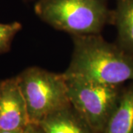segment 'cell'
<instances>
[{
  "mask_svg": "<svg viewBox=\"0 0 133 133\" xmlns=\"http://www.w3.org/2000/svg\"><path fill=\"white\" fill-rule=\"evenodd\" d=\"M22 26L18 22L9 24L0 23V55L9 51L12 41Z\"/></svg>",
  "mask_w": 133,
  "mask_h": 133,
  "instance_id": "9",
  "label": "cell"
},
{
  "mask_svg": "<svg viewBox=\"0 0 133 133\" xmlns=\"http://www.w3.org/2000/svg\"><path fill=\"white\" fill-rule=\"evenodd\" d=\"M103 133H133V83L123 90Z\"/></svg>",
  "mask_w": 133,
  "mask_h": 133,
  "instance_id": "8",
  "label": "cell"
},
{
  "mask_svg": "<svg viewBox=\"0 0 133 133\" xmlns=\"http://www.w3.org/2000/svg\"><path fill=\"white\" fill-rule=\"evenodd\" d=\"M29 124L27 106L16 78L0 81V130H22Z\"/></svg>",
  "mask_w": 133,
  "mask_h": 133,
  "instance_id": "5",
  "label": "cell"
},
{
  "mask_svg": "<svg viewBox=\"0 0 133 133\" xmlns=\"http://www.w3.org/2000/svg\"><path fill=\"white\" fill-rule=\"evenodd\" d=\"M112 24L117 30V44L133 57V0H117Z\"/></svg>",
  "mask_w": 133,
  "mask_h": 133,
  "instance_id": "7",
  "label": "cell"
},
{
  "mask_svg": "<svg viewBox=\"0 0 133 133\" xmlns=\"http://www.w3.org/2000/svg\"><path fill=\"white\" fill-rule=\"evenodd\" d=\"M38 125L44 133H93L71 105L50 114Z\"/></svg>",
  "mask_w": 133,
  "mask_h": 133,
  "instance_id": "6",
  "label": "cell"
},
{
  "mask_svg": "<svg viewBox=\"0 0 133 133\" xmlns=\"http://www.w3.org/2000/svg\"><path fill=\"white\" fill-rule=\"evenodd\" d=\"M22 133H44V132L38 124H29L22 130Z\"/></svg>",
  "mask_w": 133,
  "mask_h": 133,
  "instance_id": "10",
  "label": "cell"
},
{
  "mask_svg": "<svg viewBox=\"0 0 133 133\" xmlns=\"http://www.w3.org/2000/svg\"><path fill=\"white\" fill-rule=\"evenodd\" d=\"M66 80L72 107L93 133H103L124 89L120 85L78 78H66Z\"/></svg>",
  "mask_w": 133,
  "mask_h": 133,
  "instance_id": "4",
  "label": "cell"
},
{
  "mask_svg": "<svg viewBox=\"0 0 133 133\" xmlns=\"http://www.w3.org/2000/svg\"><path fill=\"white\" fill-rule=\"evenodd\" d=\"M73 52L66 78L120 85L133 81V57L100 34L72 36Z\"/></svg>",
  "mask_w": 133,
  "mask_h": 133,
  "instance_id": "1",
  "label": "cell"
},
{
  "mask_svg": "<svg viewBox=\"0 0 133 133\" xmlns=\"http://www.w3.org/2000/svg\"><path fill=\"white\" fill-rule=\"evenodd\" d=\"M24 1H30V0H24Z\"/></svg>",
  "mask_w": 133,
  "mask_h": 133,
  "instance_id": "12",
  "label": "cell"
},
{
  "mask_svg": "<svg viewBox=\"0 0 133 133\" xmlns=\"http://www.w3.org/2000/svg\"><path fill=\"white\" fill-rule=\"evenodd\" d=\"M22 130H17V131H3V130H0V133H22Z\"/></svg>",
  "mask_w": 133,
  "mask_h": 133,
  "instance_id": "11",
  "label": "cell"
},
{
  "mask_svg": "<svg viewBox=\"0 0 133 133\" xmlns=\"http://www.w3.org/2000/svg\"><path fill=\"white\" fill-rule=\"evenodd\" d=\"M34 10L43 22L72 36L100 34L112 23L107 0H38Z\"/></svg>",
  "mask_w": 133,
  "mask_h": 133,
  "instance_id": "2",
  "label": "cell"
},
{
  "mask_svg": "<svg viewBox=\"0 0 133 133\" xmlns=\"http://www.w3.org/2000/svg\"><path fill=\"white\" fill-rule=\"evenodd\" d=\"M16 78L26 103L30 124H38L50 114L70 105L64 73L31 66Z\"/></svg>",
  "mask_w": 133,
  "mask_h": 133,
  "instance_id": "3",
  "label": "cell"
}]
</instances>
